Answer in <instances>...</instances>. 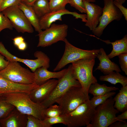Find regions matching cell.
Instances as JSON below:
<instances>
[{
  "label": "cell",
  "mask_w": 127,
  "mask_h": 127,
  "mask_svg": "<svg viewBox=\"0 0 127 127\" xmlns=\"http://www.w3.org/2000/svg\"><path fill=\"white\" fill-rule=\"evenodd\" d=\"M2 96L5 101L12 104L23 114L32 115L42 120L45 118V108L40 103L32 101L28 93L16 92L3 94Z\"/></svg>",
  "instance_id": "6da1fadb"
},
{
  "label": "cell",
  "mask_w": 127,
  "mask_h": 127,
  "mask_svg": "<svg viewBox=\"0 0 127 127\" xmlns=\"http://www.w3.org/2000/svg\"><path fill=\"white\" fill-rule=\"evenodd\" d=\"M95 63V58H89L82 59L72 63L74 75L87 95H89L88 91L90 86L97 82L92 73Z\"/></svg>",
  "instance_id": "7a4b0ae2"
},
{
  "label": "cell",
  "mask_w": 127,
  "mask_h": 127,
  "mask_svg": "<svg viewBox=\"0 0 127 127\" xmlns=\"http://www.w3.org/2000/svg\"><path fill=\"white\" fill-rule=\"evenodd\" d=\"M114 102L112 97L97 106L88 127H108L114 122L119 121L116 116L119 112L114 107Z\"/></svg>",
  "instance_id": "3957f363"
},
{
  "label": "cell",
  "mask_w": 127,
  "mask_h": 127,
  "mask_svg": "<svg viewBox=\"0 0 127 127\" xmlns=\"http://www.w3.org/2000/svg\"><path fill=\"white\" fill-rule=\"evenodd\" d=\"M89 95L84 93L81 86L73 87L68 90L57 99L62 115H65L76 108L83 103L89 99Z\"/></svg>",
  "instance_id": "277c9868"
},
{
  "label": "cell",
  "mask_w": 127,
  "mask_h": 127,
  "mask_svg": "<svg viewBox=\"0 0 127 127\" xmlns=\"http://www.w3.org/2000/svg\"><path fill=\"white\" fill-rule=\"evenodd\" d=\"M64 42L65 44L64 53L54 69V71L60 70L69 64L82 59L95 58L99 51V49L84 50L77 48L70 43L66 38Z\"/></svg>",
  "instance_id": "5b68a950"
},
{
  "label": "cell",
  "mask_w": 127,
  "mask_h": 127,
  "mask_svg": "<svg viewBox=\"0 0 127 127\" xmlns=\"http://www.w3.org/2000/svg\"><path fill=\"white\" fill-rule=\"evenodd\" d=\"M59 80L58 83L49 95L40 103L45 109L55 103L57 99L71 87L81 86L74 75L71 64L68 66L64 75Z\"/></svg>",
  "instance_id": "8992f818"
},
{
  "label": "cell",
  "mask_w": 127,
  "mask_h": 127,
  "mask_svg": "<svg viewBox=\"0 0 127 127\" xmlns=\"http://www.w3.org/2000/svg\"><path fill=\"white\" fill-rule=\"evenodd\" d=\"M0 76L15 83L24 84L35 83L34 72L23 67L18 62L9 61L7 67L0 71Z\"/></svg>",
  "instance_id": "52a82bcc"
},
{
  "label": "cell",
  "mask_w": 127,
  "mask_h": 127,
  "mask_svg": "<svg viewBox=\"0 0 127 127\" xmlns=\"http://www.w3.org/2000/svg\"><path fill=\"white\" fill-rule=\"evenodd\" d=\"M95 109L91 106L90 99L80 104L65 115L66 125L68 127H88L91 121Z\"/></svg>",
  "instance_id": "ba28073f"
},
{
  "label": "cell",
  "mask_w": 127,
  "mask_h": 127,
  "mask_svg": "<svg viewBox=\"0 0 127 127\" xmlns=\"http://www.w3.org/2000/svg\"><path fill=\"white\" fill-rule=\"evenodd\" d=\"M68 27L65 24L53 23L48 28L37 35L39 37L37 47H45L59 41H64L67 35Z\"/></svg>",
  "instance_id": "9c48e42d"
},
{
  "label": "cell",
  "mask_w": 127,
  "mask_h": 127,
  "mask_svg": "<svg viewBox=\"0 0 127 127\" xmlns=\"http://www.w3.org/2000/svg\"><path fill=\"white\" fill-rule=\"evenodd\" d=\"M0 53L5 57L8 61L22 62L29 67L33 72L38 68L41 67L48 68L50 67V59L44 53L40 51H37L34 53L35 60L24 59L18 58L9 52L4 45L0 46Z\"/></svg>",
  "instance_id": "30bf717a"
},
{
  "label": "cell",
  "mask_w": 127,
  "mask_h": 127,
  "mask_svg": "<svg viewBox=\"0 0 127 127\" xmlns=\"http://www.w3.org/2000/svg\"><path fill=\"white\" fill-rule=\"evenodd\" d=\"M103 1L104 6L99 24L92 31L95 35L98 37L102 35L104 29L108 24L114 20H120L123 16L115 5L113 0H103Z\"/></svg>",
  "instance_id": "8fae6325"
},
{
  "label": "cell",
  "mask_w": 127,
  "mask_h": 127,
  "mask_svg": "<svg viewBox=\"0 0 127 127\" xmlns=\"http://www.w3.org/2000/svg\"><path fill=\"white\" fill-rule=\"evenodd\" d=\"M2 12L8 18L13 28L18 32L23 33L33 32V27L18 6L9 7Z\"/></svg>",
  "instance_id": "7c38bea8"
},
{
  "label": "cell",
  "mask_w": 127,
  "mask_h": 127,
  "mask_svg": "<svg viewBox=\"0 0 127 127\" xmlns=\"http://www.w3.org/2000/svg\"><path fill=\"white\" fill-rule=\"evenodd\" d=\"M66 14H70L75 18L81 19L82 22L86 23L87 21V15L86 14H80L76 12H71L65 8L50 12L39 19V24L42 30L49 28L54 22L57 20H62V16Z\"/></svg>",
  "instance_id": "4fadbf2b"
},
{
  "label": "cell",
  "mask_w": 127,
  "mask_h": 127,
  "mask_svg": "<svg viewBox=\"0 0 127 127\" xmlns=\"http://www.w3.org/2000/svg\"><path fill=\"white\" fill-rule=\"evenodd\" d=\"M39 85L35 83L28 84L15 83L0 76V94L2 95L16 92L29 94Z\"/></svg>",
  "instance_id": "5bb4252c"
},
{
  "label": "cell",
  "mask_w": 127,
  "mask_h": 127,
  "mask_svg": "<svg viewBox=\"0 0 127 127\" xmlns=\"http://www.w3.org/2000/svg\"><path fill=\"white\" fill-rule=\"evenodd\" d=\"M59 81L51 79L39 85L29 94L31 98L34 102L40 103L49 95Z\"/></svg>",
  "instance_id": "9a60e30c"
},
{
  "label": "cell",
  "mask_w": 127,
  "mask_h": 127,
  "mask_svg": "<svg viewBox=\"0 0 127 127\" xmlns=\"http://www.w3.org/2000/svg\"><path fill=\"white\" fill-rule=\"evenodd\" d=\"M83 1L87 17L85 25L92 31L99 24L100 18L102 13L103 8L93 3L84 0H83Z\"/></svg>",
  "instance_id": "2e32d148"
},
{
  "label": "cell",
  "mask_w": 127,
  "mask_h": 127,
  "mask_svg": "<svg viewBox=\"0 0 127 127\" xmlns=\"http://www.w3.org/2000/svg\"><path fill=\"white\" fill-rule=\"evenodd\" d=\"M27 115L23 114L15 108L6 117L0 119L2 127H26Z\"/></svg>",
  "instance_id": "e0dca14e"
},
{
  "label": "cell",
  "mask_w": 127,
  "mask_h": 127,
  "mask_svg": "<svg viewBox=\"0 0 127 127\" xmlns=\"http://www.w3.org/2000/svg\"><path fill=\"white\" fill-rule=\"evenodd\" d=\"M99 63L95 70H100L105 75L108 74L114 71L120 72L121 70L118 65L112 62L107 56L103 48L99 49V51L96 56Z\"/></svg>",
  "instance_id": "ac0fdd59"
},
{
  "label": "cell",
  "mask_w": 127,
  "mask_h": 127,
  "mask_svg": "<svg viewBox=\"0 0 127 127\" xmlns=\"http://www.w3.org/2000/svg\"><path fill=\"white\" fill-rule=\"evenodd\" d=\"M48 69L41 67L37 68L34 72L35 83L40 85L50 79L56 78L59 79L64 75L67 70V68L60 71L52 72Z\"/></svg>",
  "instance_id": "d6986e66"
},
{
  "label": "cell",
  "mask_w": 127,
  "mask_h": 127,
  "mask_svg": "<svg viewBox=\"0 0 127 127\" xmlns=\"http://www.w3.org/2000/svg\"><path fill=\"white\" fill-rule=\"evenodd\" d=\"M18 6L23 12L26 18L35 30L38 33L42 31L39 24V18L37 17L32 6L27 5L21 2Z\"/></svg>",
  "instance_id": "ffe728a7"
},
{
  "label": "cell",
  "mask_w": 127,
  "mask_h": 127,
  "mask_svg": "<svg viewBox=\"0 0 127 127\" xmlns=\"http://www.w3.org/2000/svg\"><path fill=\"white\" fill-rule=\"evenodd\" d=\"M107 44H111L112 46V50L111 52L107 55L109 59L117 56L124 53H127V35H125L121 39L111 42L109 40H101Z\"/></svg>",
  "instance_id": "44dd1931"
},
{
  "label": "cell",
  "mask_w": 127,
  "mask_h": 127,
  "mask_svg": "<svg viewBox=\"0 0 127 127\" xmlns=\"http://www.w3.org/2000/svg\"><path fill=\"white\" fill-rule=\"evenodd\" d=\"M113 99L114 107L119 111L123 112L127 110V85L122 87Z\"/></svg>",
  "instance_id": "7402d4cb"
},
{
  "label": "cell",
  "mask_w": 127,
  "mask_h": 127,
  "mask_svg": "<svg viewBox=\"0 0 127 127\" xmlns=\"http://www.w3.org/2000/svg\"><path fill=\"white\" fill-rule=\"evenodd\" d=\"M99 80L108 82L113 84L119 83L122 87L127 85V77L122 75L119 72L113 71L108 74L101 75L99 77Z\"/></svg>",
  "instance_id": "603a6c76"
},
{
  "label": "cell",
  "mask_w": 127,
  "mask_h": 127,
  "mask_svg": "<svg viewBox=\"0 0 127 127\" xmlns=\"http://www.w3.org/2000/svg\"><path fill=\"white\" fill-rule=\"evenodd\" d=\"M118 87L107 86L106 84H99L97 82L92 84L90 86L88 92L93 96L103 95L110 92L119 90Z\"/></svg>",
  "instance_id": "cb8c5ba5"
},
{
  "label": "cell",
  "mask_w": 127,
  "mask_h": 127,
  "mask_svg": "<svg viewBox=\"0 0 127 127\" xmlns=\"http://www.w3.org/2000/svg\"><path fill=\"white\" fill-rule=\"evenodd\" d=\"M48 0H36L32 6L39 19L51 12Z\"/></svg>",
  "instance_id": "d4e9b609"
},
{
  "label": "cell",
  "mask_w": 127,
  "mask_h": 127,
  "mask_svg": "<svg viewBox=\"0 0 127 127\" xmlns=\"http://www.w3.org/2000/svg\"><path fill=\"white\" fill-rule=\"evenodd\" d=\"M115 94V92L112 91L103 95L93 96L90 99L91 105L93 108L95 109L97 106L104 102L108 99L112 97Z\"/></svg>",
  "instance_id": "484cf974"
},
{
  "label": "cell",
  "mask_w": 127,
  "mask_h": 127,
  "mask_svg": "<svg viewBox=\"0 0 127 127\" xmlns=\"http://www.w3.org/2000/svg\"><path fill=\"white\" fill-rule=\"evenodd\" d=\"M15 108L12 104L5 101L1 96L0 97V119L7 117Z\"/></svg>",
  "instance_id": "4316f807"
},
{
  "label": "cell",
  "mask_w": 127,
  "mask_h": 127,
  "mask_svg": "<svg viewBox=\"0 0 127 127\" xmlns=\"http://www.w3.org/2000/svg\"><path fill=\"white\" fill-rule=\"evenodd\" d=\"M45 127H51L52 125L57 123H62L66 125L65 115L51 118L46 117L42 120Z\"/></svg>",
  "instance_id": "83f0119b"
},
{
  "label": "cell",
  "mask_w": 127,
  "mask_h": 127,
  "mask_svg": "<svg viewBox=\"0 0 127 127\" xmlns=\"http://www.w3.org/2000/svg\"><path fill=\"white\" fill-rule=\"evenodd\" d=\"M44 114L45 118H51L61 115L62 113L59 106L55 104L45 109Z\"/></svg>",
  "instance_id": "f1b7e54d"
},
{
  "label": "cell",
  "mask_w": 127,
  "mask_h": 127,
  "mask_svg": "<svg viewBox=\"0 0 127 127\" xmlns=\"http://www.w3.org/2000/svg\"><path fill=\"white\" fill-rule=\"evenodd\" d=\"M50 11H56L65 8L68 0H49Z\"/></svg>",
  "instance_id": "f546056e"
},
{
  "label": "cell",
  "mask_w": 127,
  "mask_h": 127,
  "mask_svg": "<svg viewBox=\"0 0 127 127\" xmlns=\"http://www.w3.org/2000/svg\"><path fill=\"white\" fill-rule=\"evenodd\" d=\"M26 127H45L42 120L33 116L27 115V120Z\"/></svg>",
  "instance_id": "4dcf8cb0"
},
{
  "label": "cell",
  "mask_w": 127,
  "mask_h": 127,
  "mask_svg": "<svg viewBox=\"0 0 127 127\" xmlns=\"http://www.w3.org/2000/svg\"><path fill=\"white\" fill-rule=\"evenodd\" d=\"M13 27L8 18L0 12V32L5 29L12 30Z\"/></svg>",
  "instance_id": "1f68e13d"
},
{
  "label": "cell",
  "mask_w": 127,
  "mask_h": 127,
  "mask_svg": "<svg viewBox=\"0 0 127 127\" xmlns=\"http://www.w3.org/2000/svg\"><path fill=\"white\" fill-rule=\"evenodd\" d=\"M82 13H86L83 0H68V3Z\"/></svg>",
  "instance_id": "d6a6232c"
},
{
  "label": "cell",
  "mask_w": 127,
  "mask_h": 127,
  "mask_svg": "<svg viewBox=\"0 0 127 127\" xmlns=\"http://www.w3.org/2000/svg\"><path fill=\"white\" fill-rule=\"evenodd\" d=\"M117 56L121 69L127 75V53H122Z\"/></svg>",
  "instance_id": "836d02e7"
},
{
  "label": "cell",
  "mask_w": 127,
  "mask_h": 127,
  "mask_svg": "<svg viewBox=\"0 0 127 127\" xmlns=\"http://www.w3.org/2000/svg\"><path fill=\"white\" fill-rule=\"evenodd\" d=\"M21 2V0H3L0 6V12L9 7L18 6Z\"/></svg>",
  "instance_id": "e575fe53"
},
{
  "label": "cell",
  "mask_w": 127,
  "mask_h": 127,
  "mask_svg": "<svg viewBox=\"0 0 127 127\" xmlns=\"http://www.w3.org/2000/svg\"><path fill=\"white\" fill-rule=\"evenodd\" d=\"M115 6L119 9L124 17L125 20L127 21V9L124 7L123 4L114 1Z\"/></svg>",
  "instance_id": "d590c367"
},
{
  "label": "cell",
  "mask_w": 127,
  "mask_h": 127,
  "mask_svg": "<svg viewBox=\"0 0 127 127\" xmlns=\"http://www.w3.org/2000/svg\"><path fill=\"white\" fill-rule=\"evenodd\" d=\"M4 56L0 54V71L5 68L7 66L9 63L8 61L6 60Z\"/></svg>",
  "instance_id": "8d00e7d4"
},
{
  "label": "cell",
  "mask_w": 127,
  "mask_h": 127,
  "mask_svg": "<svg viewBox=\"0 0 127 127\" xmlns=\"http://www.w3.org/2000/svg\"><path fill=\"white\" fill-rule=\"evenodd\" d=\"M109 127H127V123L126 121H116L111 124Z\"/></svg>",
  "instance_id": "74e56055"
},
{
  "label": "cell",
  "mask_w": 127,
  "mask_h": 127,
  "mask_svg": "<svg viewBox=\"0 0 127 127\" xmlns=\"http://www.w3.org/2000/svg\"><path fill=\"white\" fill-rule=\"evenodd\" d=\"M13 43L15 46L17 47L18 45L24 41V38L22 36L16 37L13 39Z\"/></svg>",
  "instance_id": "f35d334b"
},
{
  "label": "cell",
  "mask_w": 127,
  "mask_h": 127,
  "mask_svg": "<svg viewBox=\"0 0 127 127\" xmlns=\"http://www.w3.org/2000/svg\"><path fill=\"white\" fill-rule=\"evenodd\" d=\"M116 118L120 121H125L124 120L127 119V110L123 112L121 114L116 116Z\"/></svg>",
  "instance_id": "ab89813d"
},
{
  "label": "cell",
  "mask_w": 127,
  "mask_h": 127,
  "mask_svg": "<svg viewBox=\"0 0 127 127\" xmlns=\"http://www.w3.org/2000/svg\"><path fill=\"white\" fill-rule=\"evenodd\" d=\"M27 47V44L24 41L18 45L17 47L20 50L24 51L26 49Z\"/></svg>",
  "instance_id": "60d3db41"
},
{
  "label": "cell",
  "mask_w": 127,
  "mask_h": 127,
  "mask_svg": "<svg viewBox=\"0 0 127 127\" xmlns=\"http://www.w3.org/2000/svg\"><path fill=\"white\" fill-rule=\"evenodd\" d=\"M36 0H21V2L27 5L32 6Z\"/></svg>",
  "instance_id": "b9f144b4"
},
{
  "label": "cell",
  "mask_w": 127,
  "mask_h": 127,
  "mask_svg": "<svg viewBox=\"0 0 127 127\" xmlns=\"http://www.w3.org/2000/svg\"><path fill=\"white\" fill-rule=\"evenodd\" d=\"M114 1H116L119 3L123 4L124 3L126 0H113Z\"/></svg>",
  "instance_id": "7bdbcfd3"
},
{
  "label": "cell",
  "mask_w": 127,
  "mask_h": 127,
  "mask_svg": "<svg viewBox=\"0 0 127 127\" xmlns=\"http://www.w3.org/2000/svg\"><path fill=\"white\" fill-rule=\"evenodd\" d=\"M87 1L88 2H91V3H94L95 2L96 0H84Z\"/></svg>",
  "instance_id": "ee69618b"
},
{
  "label": "cell",
  "mask_w": 127,
  "mask_h": 127,
  "mask_svg": "<svg viewBox=\"0 0 127 127\" xmlns=\"http://www.w3.org/2000/svg\"><path fill=\"white\" fill-rule=\"evenodd\" d=\"M3 0H0V6Z\"/></svg>",
  "instance_id": "f6af8a7d"
},
{
  "label": "cell",
  "mask_w": 127,
  "mask_h": 127,
  "mask_svg": "<svg viewBox=\"0 0 127 127\" xmlns=\"http://www.w3.org/2000/svg\"><path fill=\"white\" fill-rule=\"evenodd\" d=\"M2 95L0 94V97Z\"/></svg>",
  "instance_id": "bcb514c9"
},
{
  "label": "cell",
  "mask_w": 127,
  "mask_h": 127,
  "mask_svg": "<svg viewBox=\"0 0 127 127\" xmlns=\"http://www.w3.org/2000/svg\"><path fill=\"white\" fill-rule=\"evenodd\" d=\"M1 127V125H0V127Z\"/></svg>",
  "instance_id": "7dc6e473"
},
{
  "label": "cell",
  "mask_w": 127,
  "mask_h": 127,
  "mask_svg": "<svg viewBox=\"0 0 127 127\" xmlns=\"http://www.w3.org/2000/svg\"></svg>",
  "instance_id": "c3c4849f"
}]
</instances>
